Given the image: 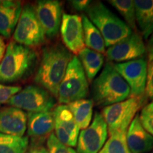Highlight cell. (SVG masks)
Returning <instances> with one entry per match:
<instances>
[{
    "mask_svg": "<svg viewBox=\"0 0 153 153\" xmlns=\"http://www.w3.org/2000/svg\"><path fill=\"white\" fill-rule=\"evenodd\" d=\"M86 13L88 19L102 35L107 48L123 41L133 33L125 22L100 1L91 2Z\"/></svg>",
    "mask_w": 153,
    "mask_h": 153,
    "instance_id": "obj_4",
    "label": "cell"
},
{
    "mask_svg": "<svg viewBox=\"0 0 153 153\" xmlns=\"http://www.w3.org/2000/svg\"><path fill=\"white\" fill-rule=\"evenodd\" d=\"M6 48H7V45L5 43L4 38L0 36V62L2 60L4 55Z\"/></svg>",
    "mask_w": 153,
    "mask_h": 153,
    "instance_id": "obj_33",
    "label": "cell"
},
{
    "mask_svg": "<svg viewBox=\"0 0 153 153\" xmlns=\"http://www.w3.org/2000/svg\"><path fill=\"white\" fill-rule=\"evenodd\" d=\"M109 138L101 150L102 153H131L126 141V133L119 132L109 135Z\"/></svg>",
    "mask_w": 153,
    "mask_h": 153,
    "instance_id": "obj_25",
    "label": "cell"
},
{
    "mask_svg": "<svg viewBox=\"0 0 153 153\" xmlns=\"http://www.w3.org/2000/svg\"><path fill=\"white\" fill-rule=\"evenodd\" d=\"M139 118L145 131L153 136V112L143 109Z\"/></svg>",
    "mask_w": 153,
    "mask_h": 153,
    "instance_id": "obj_28",
    "label": "cell"
},
{
    "mask_svg": "<svg viewBox=\"0 0 153 153\" xmlns=\"http://www.w3.org/2000/svg\"><path fill=\"white\" fill-rule=\"evenodd\" d=\"M22 89V88L19 86H7L0 84V105L8 102L11 97Z\"/></svg>",
    "mask_w": 153,
    "mask_h": 153,
    "instance_id": "obj_27",
    "label": "cell"
},
{
    "mask_svg": "<svg viewBox=\"0 0 153 153\" xmlns=\"http://www.w3.org/2000/svg\"><path fill=\"white\" fill-rule=\"evenodd\" d=\"M135 21L145 39L153 33V0H135Z\"/></svg>",
    "mask_w": 153,
    "mask_h": 153,
    "instance_id": "obj_18",
    "label": "cell"
},
{
    "mask_svg": "<svg viewBox=\"0 0 153 153\" xmlns=\"http://www.w3.org/2000/svg\"><path fill=\"white\" fill-rule=\"evenodd\" d=\"M148 51L149 55V60H153V33L151 34L150 39L148 43Z\"/></svg>",
    "mask_w": 153,
    "mask_h": 153,
    "instance_id": "obj_32",
    "label": "cell"
},
{
    "mask_svg": "<svg viewBox=\"0 0 153 153\" xmlns=\"http://www.w3.org/2000/svg\"><path fill=\"white\" fill-rule=\"evenodd\" d=\"M145 94L153 101V60H149L148 63V74H147Z\"/></svg>",
    "mask_w": 153,
    "mask_h": 153,
    "instance_id": "obj_29",
    "label": "cell"
},
{
    "mask_svg": "<svg viewBox=\"0 0 153 153\" xmlns=\"http://www.w3.org/2000/svg\"><path fill=\"white\" fill-rule=\"evenodd\" d=\"M26 153H48V150L43 143L31 142Z\"/></svg>",
    "mask_w": 153,
    "mask_h": 153,
    "instance_id": "obj_30",
    "label": "cell"
},
{
    "mask_svg": "<svg viewBox=\"0 0 153 153\" xmlns=\"http://www.w3.org/2000/svg\"><path fill=\"white\" fill-rule=\"evenodd\" d=\"M143 109L148 111L153 112V101H152V102L150 103V104L147 105V106H145Z\"/></svg>",
    "mask_w": 153,
    "mask_h": 153,
    "instance_id": "obj_34",
    "label": "cell"
},
{
    "mask_svg": "<svg viewBox=\"0 0 153 153\" xmlns=\"http://www.w3.org/2000/svg\"><path fill=\"white\" fill-rule=\"evenodd\" d=\"M72 57L71 53L60 44L44 48L34 82L57 98L59 86Z\"/></svg>",
    "mask_w": 153,
    "mask_h": 153,
    "instance_id": "obj_1",
    "label": "cell"
},
{
    "mask_svg": "<svg viewBox=\"0 0 153 153\" xmlns=\"http://www.w3.org/2000/svg\"><path fill=\"white\" fill-rule=\"evenodd\" d=\"M126 141L131 153H148L153 149V136L143 128L139 116H135L130 124Z\"/></svg>",
    "mask_w": 153,
    "mask_h": 153,
    "instance_id": "obj_16",
    "label": "cell"
},
{
    "mask_svg": "<svg viewBox=\"0 0 153 153\" xmlns=\"http://www.w3.org/2000/svg\"><path fill=\"white\" fill-rule=\"evenodd\" d=\"M47 148L48 153H76L74 149L60 143L54 133H51L48 137Z\"/></svg>",
    "mask_w": 153,
    "mask_h": 153,
    "instance_id": "obj_26",
    "label": "cell"
},
{
    "mask_svg": "<svg viewBox=\"0 0 153 153\" xmlns=\"http://www.w3.org/2000/svg\"><path fill=\"white\" fill-rule=\"evenodd\" d=\"M45 33L36 16L35 8L30 4L22 7L19 22L13 33L14 41L24 46H39L45 41Z\"/></svg>",
    "mask_w": 153,
    "mask_h": 153,
    "instance_id": "obj_8",
    "label": "cell"
},
{
    "mask_svg": "<svg viewBox=\"0 0 153 153\" xmlns=\"http://www.w3.org/2000/svg\"><path fill=\"white\" fill-rule=\"evenodd\" d=\"M146 51V48L141 36L133 32L123 41L108 48L106 56L108 60L121 63L140 58Z\"/></svg>",
    "mask_w": 153,
    "mask_h": 153,
    "instance_id": "obj_11",
    "label": "cell"
},
{
    "mask_svg": "<svg viewBox=\"0 0 153 153\" xmlns=\"http://www.w3.org/2000/svg\"><path fill=\"white\" fill-rule=\"evenodd\" d=\"M53 112L55 123L62 127L70 135L72 142L76 145L79 133V128L76 123L73 115L69 109L68 105H59L55 107Z\"/></svg>",
    "mask_w": 153,
    "mask_h": 153,
    "instance_id": "obj_19",
    "label": "cell"
},
{
    "mask_svg": "<svg viewBox=\"0 0 153 153\" xmlns=\"http://www.w3.org/2000/svg\"><path fill=\"white\" fill-rule=\"evenodd\" d=\"M143 104L142 99L131 97L125 101L103 108L102 116L109 135L115 133H127L130 124Z\"/></svg>",
    "mask_w": 153,
    "mask_h": 153,
    "instance_id": "obj_7",
    "label": "cell"
},
{
    "mask_svg": "<svg viewBox=\"0 0 153 153\" xmlns=\"http://www.w3.org/2000/svg\"><path fill=\"white\" fill-rule=\"evenodd\" d=\"M27 128V114L9 106L0 108V133L23 137Z\"/></svg>",
    "mask_w": 153,
    "mask_h": 153,
    "instance_id": "obj_15",
    "label": "cell"
},
{
    "mask_svg": "<svg viewBox=\"0 0 153 153\" xmlns=\"http://www.w3.org/2000/svg\"><path fill=\"white\" fill-rule=\"evenodd\" d=\"M130 93L129 86L109 62L91 85L92 99L99 106L106 107L125 101Z\"/></svg>",
    "mask_w": 153,
    "mask_h": 153,
    "instance_id": "obj_3",
    "label": "cell"
},
{
    "mask_svg": "<svg viewBox=\"0 0 153 153\" xmlns=\"http://www.w3.org/2000/svg\"><path fill=\"white\" fill-rule=\"evenodd\" d=\"M108 135L107 126L102 114L95 112L92 123L79 133L76 153H99Z\"/></svg>",
    "mask_w": 153,
    "mask_h": 153,
    "instance_id": "obj_10",
    "label": "cell"
},
{
    "mask_svg": "<svg viewBox=\"0 0 153 153\" xmlns=\"http://www.w3.org/2000/svg\"><path fill=\"white\" fill-rule=\"evenodd\" d=\"M53 111L28 113V135L31 142L43 143L54 130Z\"/></svg>",
    "mask_w": 153,
    "mask_h": 153,
    "instance_id": "obj_14",
    "label": "cell"
},
{
    "mask_svg": "<svg viewBox=\"0 0 153 153\" xmlns=\"http://www.w3.org/2000/svg\"><path fill=\"white\" fill-rule=\"evenodd\" d=\"M79 129H85L90 125L93 114V101L80 99L68 104Z\"/></svg>",
    "mask_w": 153,
    "mask_h": 153,
    "instance_id": "obj_22",
    "label": "cell"
},
{
    "mask_svg": "<svg viewBox=\"0 0 153 153\" xmlns=\"http://www.w3.org/2000/svg\"><path fill=\"white\" fill-rule=\"evenodd\" d=\"M60 33L65 48L70 53L79 54L85 48L82 17L76 14H64L62 16Z\"/></svg>",
    "mask_w": 153,
    "mask_h": 153,
    "instance_id": "obj_13",
    "label": "cell"
},
{
    "mask_svg": "<svg viewBox=\"0 0 153 153\" xmlns=\"http://www.w3.org/2000/svg\"><path fill=\"white\" fill-rule=\"evenodd\" d=\"M83 26L84 41L87 48L98 52L101 54L106 53V46L103 36L97 28L90 22L86 15L82 16Z\"/></svg>",
    "mask_w": 153,
    "mask_h": 153,
    "instance_id": "obj_21",
    "label": "cell"
},
{
    "mask_svg": "<svg viewBox=\"0 0 153 153\" xmlns=\"http://www.w3.org/2000/svg\"><path fill=\"white\" fill-rule=\"evenodd\" d=\"M114 68L129 86L133 97L142 99L145 93L148 61L140 57L121 63H113Z\"/></svg>",
    "mask_w": 153,
    "mask_h": 153,
    "instance_id": "obj_9",
    "label": "cell"
},
{
    "mask_svg": "<svg viewBox=\"0 0 153 153\" xmlns=\"http://www.w3.org/2000/svg\"><path fill=\"white\" fill-rule=\"evenodd\" d=\"M55 99L46 89L36 85L26 86L9 99L7 104L28 113L48 112L54 108Z\"/></svg>",
    "mask_w": 153,
    "mask_h": 153,
    "instance_id": "obj_6",
    "label": "cell"
},
{
    "mask_svg": "<svg viewBox=\"0 0 153 153\" xmlns=\"http://www.w3.org/2000/svg\"><path fill=\"white\" fill-rule=\"evenodd\" d=\"M99 153H102V152H101V151H100V152H99Z\"/></svg>",
    "mask_w": 153,
    "mask_h": 153,
    "instance_id": "obj_35",
    "label": "cell"
},
{
    "mask_svg": "<svg viewBox=\"0 0 153 153\" xmlns=\"http://www.w3.org/2000/svg\"><path fill=\"white\" fill-rule=\"evenodd\" d=\"M88 93L89 85L85 72L78 57L73 56L59 86L57 99L60 104L68 105L85 99Z\"/></svg>",
    "mask_w": 153,
    "mask_h": 153,
    "instance_id": "obj_5",
    "label": "cell"
},
{
    "mask_svg": "<svg viewBox=\"0 0 153 153\" xmlns=\"http://www.w3.org/2000/svg\"><path fill=\"white\" fill-rule=\"evenodd\" d=\"M108 2L123 17L125 23L131 30L136 29L134 1H132V0H111Z\"/></svg>",
    "mask_w": 153,
    "mask_h": 153,
    "instance_id": "obj_24",
    "label": "cell"
},
{
    "mask_svg": "<svg viewBox=\"0 0 153 153\" xmlns=\"http://www.w3.org/2000/svg\"><path fill=\"white\" fill-rule=\"evenodd\" d=\"M91 1L89 0H73L70 1L72 7L78 11H86Z\"/></svg>",
    "mask_w": 153,
    "mask_h": 153,
    "instance_id": "obj_31",
    "label": "cell"
},
{
    "mask_svg": "<svg viewBox=\"0 0 153 153\" xmlns=\"http://www.w3.org/2000/svg\"><path fill=\"white\" fill-rule=\"evenodd\" d=\"M22 10L19 1L0 0V35L9 38L14 33Z\"/></svg>",
    "mask_w": 153,
    "mask_h": 153,
    "instance_id": "obj_17",
    "label": "cell"
},
{
    "mask_svg": "<svg viewBox=\"0 0 153 153\" xmlns=\"http://www.w3.org/2000/svg\"><path fill=\"white\" fill-rule=\"evenodd\" d=\"M152 153H153V152H152Z\"/></svg>",
    "mask_w": 153,
    "mask_h": 153,
    "instance_id": "obj_36",
    "label": "cell"
},
{
    "mask_svg": "<svg viewBox=\"0 0 153 153\" xmlns=\"http://www.w3.org/2000/svg\"><path fill=\"white\" fill-rule=\"evenodd\" d=\"M36 60L34 50L11 41L0 62V84L14 83L24 79L32 72Z\"/></svg>",
    "mask_w": 153,
    "mask_h": 153,
    "instance_id": "obj_2",
    "label": "cell"
},
{
    "mask_svg": "<svg viewBox=\"0 0 153 153\" xmlns=\"http://www.w3.org/2000/svg\"><path fill=\"white\" fill-rule=\"evenodd\" d=\"M28 136H14L0 133V153H26L28 148Z\"/></svg>",
    "mask_w": 153,
    "mask_h": 153,
    "instance_id": "obj_23",
    "label": "cell"
},
{
    "mask_svg": "<svg viewBox=\"0 0 153 153\" xmlns=\"http://www.w3.org/2000/svg\"><path fill=\"white\" fill-rule=\"evenodd\" d=\"M36 16L45 36L53 38L58 33L62 20V7L56 0H41L35 7Z\"/></svg>",
    "mask_w": 153,
    "mask_h": 153,
    "instance_id": "obj_12",
    "label": "cell"
},
{
    "mask_svg": "<svg viewBox=\"0 0 153 153\" xmlns=\"http://www.w3.org/2000/svg\"><path fill=\"white\" fill-rule=\"evenodd\" d=\"M78 55V58L84 69L86 76L89 82H92L102 68L104 62V55L87 48L82 50Z\"/></svg>",
    "mask_w": 153,
    "mask_h": 153,
    "instance_id": "obj_20",
    "label": "cell"
}]
</instances>
